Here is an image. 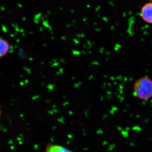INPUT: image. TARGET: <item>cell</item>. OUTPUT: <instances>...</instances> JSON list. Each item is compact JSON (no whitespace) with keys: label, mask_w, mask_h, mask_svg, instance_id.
I'll return each mask as SVG.
<instances>
[{"label":"cell","mask_w":152,"mask_h":152,"mask_svg":"<svg viewBox=\"0 0 152 152\" xmlns=\"http://www.w3.org/2000/svg\"><path fill=\"white\" fill-rule=\"evenodd\" d=\"M134 94L136 97L147 101L152 98V80L144 77L137 80L133 87Z\"/></svg>","instance_id":"6da1fadb"},{"label":"cell","mask_w":152,"mask_h":152,"mask_svg":"<svg viewBox=\"0 0 152 152\" xmlns=\"http://www.w3.org/2000/svg\"><path fill=\"white\" fill-rule=\"evenodd\" d=\"M140 15L144 22L152 24V2L146 3L142 7Z\"/></svg>","instance_id":"7a4b0ae2"},{"label":"cell","mask_w":152,"mask_h":152,"mask_svg":"<svg viewBox=\"0 0 152 152\" xmlns=\"http://www.w3.org/2000/svg\"><path fill=\"white\" fill-rule=\"evenodd\" d=\"M10 44L4 39L0 38V58H2L10 51Z\"/></svg>","instance_id":"3957f363"},{"label":"cell","mask_w":152,"mask_h":152,"mask_svg":"<svg viewBox=\"0 0 152 152\" xmlns=\"http://www.w3.org/2000/svg\"><path fill=\"white\" fill-rule=\"evenodd\" d=\"M45 152H73L64 147L50 144L47 146Z\"/></svg>","instance_id":"277c9868"},{"label":"cell","mask_w":152,"mask_h":152,"mask_svg":"<svg viewBox=\"0 0 152 152\" xmlns=\"http://www.w3.org/2000/svg\"><path fill=\"white\" fill-rule=\"evenodd\" d=\"M150 1L152 2V0H149Z\"/></svg>","instance_id":"5b68a950"}]
</instances>
